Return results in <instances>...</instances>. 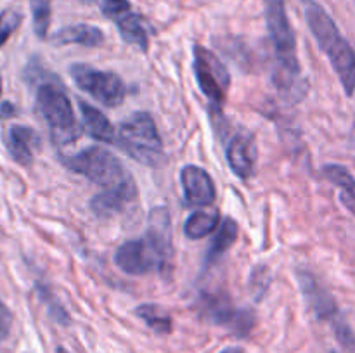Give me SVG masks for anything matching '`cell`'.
I'll return each mask as SVG.
<instances>
[{
  "label": "cell",
  "mask_w": 355,
  "mask_h": 353,
  "mask_svg": "<svg viewBox=\"0 0 355 353\" xmlns=\"http://www.w3.org/2000/svg\"><path fill=\"white\" fill-rule=\"evenodd\" d=\"M172 258V220L165 206L153 208L144 237L123 242L114 253L118 269L128 275H144L153 270L165 273L170 270Z\"/></svg>",
  "instance_id": "1"
},
{
  "label": "cell",
  "mask_w": 355,
  "mask_h": 353,
  "mask_svg": "<svg viewBox=\"0 0 355 353\" xmlns=\"http://www.w3.org/2000/svg\"><path fill=\"white\" fill-rule=\"evenodd\" d=\"M302 7H304L305 21L319 48L331 62L347 96L352 97L355 93V51L352 45L340 33L333 17L326 12L318 0H302Z\"/></svg>",
  "instance_id": "2"
},
{
  "label": "cell",
  "mask_w": 355,
  "mask_h": 353,
  "mask_svg": "<svg viewBox=\"0 0 355 353\" xmlns=\"http://www.w3.org/2000/svg\"><path fill=\"white\" fill-rule=\"evenodd\" d=\"M267 33L272 44L277 71L274 83L283 93H293L300 85V61L297 55V40L286 12L284 0H263Z\"/></svg>",
  "instance_id": "3"
},
{
  "label": "cell",
  "mask_w": 355,
  "mask_h": 353,
  "mask_svg": "<svg viewBox=\"0 0 355 353\" xmlns=\"http://www.w3.org/2000/svg\"><path fill=\"white\" fill-rule=\"evenodd\" d=\"M59 161L73 173L85 176L104 190H134L137 189L120 159L107 149L94 145L76 154H59Z\"/></svg>",
  "instance_id": "4"
},
{
  "label": "cell",
  "mask_w": 355,
  "mask_h": 353,
  "mask_svg": "<svg viewBox=\"0 0 355 353\" xmlns=\"http://www.w3.org/2000/svg\"><path fill=\"white\" fill-rule=\"evenodd\" d=\"M35 104L47 123L51 138L58 147L73 144L78 138L80 128L76 125L71 100L66 96L64 87L58 78H44L37 85Z\"/></svg>",
  "instance_id": "5"
},
{
  "label": "cell",
  "mask_w": 355,
  "mask_h": 353,
  "mask_svg": "<svg viewBox=\"0 0 355 353\" xmlns=\"http://www.w3.org/2000/svg\"><path fill=\"white\" fill-rule=\"evenodd\" d=\"M116 144L130 158L146 166H159L165 159L163 142L149 113H134L118 127Z\"/></svg>",
  "instance_id": "6"
},
{
  "label": "cell",
  "mask_w": 355,
  "mask_h": 353,
  "mask_svg": "<svg viewBox=\"0 0 355 353\" xmlns=\"http://www.w3.org/2000/svg\"><path fill=\"white\" fill-rule=\"evenodd\" d=\"M198 311L208 324L224 325L238 338H246L257 324L252 308H236L234 301L224 291L203 293L198 298Z\"/></svg>",
  "instance_id": "7"
},
{
  "label": "cell",
  "mask_w": 355,
  "mask_h": 353,
  "mask_svg": "<svg viewBox=\"0 0 355 353\" xmlns=\"http://www.w3.org/2000/svg\"><path fill=\"white\" fill-rule=\"evenodd\" d=\"M193 71L198 87L210 102L211 109L220 113L227 90L231 87V75L224 62L203 45H194L193 48Z\"/></svg>",
  "instance_id": "8"
},
{
  "label": "cell",
  "mask_w": 355,
  "mask_h": 353,
  "mask_svg": "<svg viewBox=\"0 0 355 353\" xmlns=\"http://www.w3.org/2000/svg\"><path fill=\"white\" fill-rule=\"evenodd\" d=\"M69 75L78 89L90 93L94 99L99 100L106 107H118L123 104L127 87L116 73L101 71L87 64H73L69 68Z\"/></svg>",
  "instance_id": "9"
},
{
  "label": "cell",
  "mask_w": 355,
  "mask_h": 353,
  "mask_svg": "<svg viewBox=\"0 0 355 353\" xmlns=\"http://www.w3.org/2000/svg\"><path fill=\"white\" fill-rule=\"evenodd\" d=\"M101 10L107 19L114 23V26L120 31L121 38L127 44L135 45L141 51H148L149 47V35L142 23L141 16L132 10L128 0H103L101 2Z\"/></svg>",
  "instance_id": "10"
},
{
  "label": "cell",
  "mask_w": 355,
  "mask_h": 353,
  "mask_svg": "<svg viewBox=\"0 0 355 353\" xmlns=\"http://www.w3.org/2000/svg\"><path fill=\"white\" fill-rule=\"evenodd\" d=\"M297 277L298 282H300L302 294H304L309 307L314 310L315 317H318L319 320L329 322L331 327L336 322L342 320L343 317L342 314H340L338 307H336L335 298L329 294V291L326 289L324 286H321V282H319L311 272H307V270H298Z\"/></svg>",
  "instance_id": "11"
},
{
  "label": "cell",
  "mask_w": 355,
  "mask_h": 353,
  "mask_svg": "<svg viewBox=\"0 0 355 353\" xmlns=\"http://www.w3.org/2000/svg\"><path fill=\"white\" fill-rule=\"evenodd\" d=\"M180 183L184 189V199L187 206L207 208L214 204L217 197L215 183L210 173L196 165H186L180 170Z\"/></svg>",
  "instance_id": "12"
},
{
  "label": "cell",
  "mask_w": 355,
  "mask_h": 353,
  "mask_svg": "<svg viewBox=\"0 0 355 353\" xmlns=\"http://www.w3.org/2000/svg\"><path fill=\"white\" fill-rule=\"evenodd\" d=\"M229 168L236 173L241 180H246L252 176L253 166L257 161V145L255 138L250 134H238L231 138L227 145Z\"/></svg>",
  "instance_id": "13"
},
{
  "label": "cell",
  "mask_w": 355,
  "mask_h": 353,
  "mask_svg": "<svg viewBox=\"0 0 355 353\" xmlns=\"http://www.w3.org/2000/svg\"><path fill=\"white\" fill-rule=\"evenodd\" d=\"M7 152L10 158L21 166H28L33 163V149L40 145L38 134L24 125H12L3 137Z\"/></svg>",
  "instance_id": "14"
},
{
  "label": "cell",
  "mask_w": 355,
  "mask_h": 353,
  "mask_svg": "<svg viewBox=\"0 0 355 353\" xmlns=\"http://www.w3.org/2000/svg\"><path fill=\"white\" fill-rule=\"evenodd\" d=\"M104 33L92 24L78 23L64 26L52 35L54 45H83V47H101L104 44Z\"/></svg>",
  "instance_id": "15"
},
{
  "label": "cell",
  "mask_w": 355,
  "mask_h": 353,
  "mask_svg": "<svg viewBox=\"0 0 355 353\" xmlns=\"http://www.w3.org/2000/svg\"><path fill=\"white\" fill-rule=\"evenodd\" d=\"M80 114L83 120V130L99 142H116V132L106 116L97 107L90 106L85 100L78 102Z\"/></svg>",
  "instance_id": "16"
},
{
  "label": "cell",
  "mask_w": 355,
  "mask_h": 353,
  "mask_svg": "<svg viewBox=\"0 0 355 353\" xmlns=\"http://www.w3.org/2000/svg\"><path fill=\"white\" fill-rule=\"evenodd\" d=\"M137 197V189L134 190H103L90 199V210L101 218H110L120 213L128 203Z\"/></svg>",
  "instance_id": "17"
},
{
  "label": "cell",
  "mask_w": 355,
  "mask_h": 353,
  "mask_svg": "<svg viewBox=\"0 0 355 353\" xmlns=\"http://www.w3.org/2000/svg\"><path fill=\"white\" fill-rule=\"evenodd\" d=\"M236 239H238V224L232 218H224L220 228L217 230L215 237L211 239L207 255H205V265H214L224 253L229 251V248L234 244Z\"/></svg>",
  "instance_id": "18"
},
{
  "label": "cell",
  "mask_w": 355,
  "mask_h": 353,
  "mask_svg": "<svg viewBox=\"0 0 355 353\" xmlns=\"http://www.w3.org/2000/svg\"><path fill=\"white\" fill-rule=\"evenodd\" d=\"M322 175L329 180L331 183H335L336 187L342 189V201L350 211L355 213V179L352 173L342 165H326L322 168Z\"/></svg>",
  "instance_id": "19"
},
{
  "label": "cell",
  "mask_w": 355,
  "mask_h": 353,
  "mask_svg": "<svg viewBox=\"0 0 355 353\" xmlns=\"http://www.w3.org/2000/svg\"><path fill=\"white\" fill-rule=\"evenodd\" d=\"M135 315H137L141 320H144V324L148 325L151 331H155L156 334H170L172 332V317L168 315V311L163 307L155 303H142L135 308Z\"/></svg>",
  "instance_id": "20"
},
{
  "label": "cell",
  "mask_w": 355,
  "mask_h": 353,
  "mask_svg": "<svg viewBox=\"0 0 355 353\" xmlns=\"http://www.w3.org/2000/svg\"><path fill=\"white\" fill-rule=\"evenodd\" d=\"M220 224L218 211H196L184 224V234L189 239H203L215 230Z\"/></svg>",
  "instance_id": "21"
},
{
  "label": "cell",
  "mask_w": 355,
  "mask_h": 353,
  "mask_svg": "<svg viewBox=\"0 0 355 353\" xmlns=\"http://www.w3.org/2000/svg\"><path fill=\"white\" fill-rule=\"evenodd\" d=\"M33 31L38 38L47 37L52 16V0H30Z\"/></svg>",
  "instance_id": "22"
},
{
  "label": "cell",
  "mask_w": 355,
  "mask_h": 353,
  "mask_svg": "<svg viewBox=\"0 0 355 353\" xmlns=\"http://www.w3.org/2000/svg\"><path fill=\"white\" fill-rule=\"evenodd\" d=\"M37 289H38V296H40V301H44V305L47 307V311L49 315H51L52 320H54L55 324L62 325V327H68V325L71 324V317H69V314L66 311V308L55 300V296L47 289V286L38 284Z\"/></svg>",
  "instance_id": "23"
},
{
  "label": "cell",
  "mask_w": 355,
  "mask_h": 353,
  "mask_svg": "<svg viewBox=\"0 0 355 353\" xmlns=\"http://www.w3.org/2000/svg\"><path fill=\"white\" fill-rule=\"evenodd\" d=\"M21 23H23V14H21V10L9 7V9L0 12V47L6 45V42L21 26Z\"/></svg>",
  "instance_id": "24"
},
{
  "label": "cell",
  "mask_w": 355,
  "mask_h": 353,
  "mask_svg": "<svg viewBox=\"0 0 355 353\" xmlns=\"http://www.w3.org/2000/svg\"><path fill=\"white\" fill-rule=\"evenodd\" d=\"M10 322H12V315H10V311L7 310L6 305L0 301V338L7 336V332H9V327H10Z\"/></svg>",
  "instance_id": "25"
},
{
  "label": "cell",
  "mask_w": 355,
  "mask_h": 353,
  "mask_svg": "<svg viewBox=\"0 0 355 353\" xmlns=\"http://www.w3.org/2000/svg\"><path fill=\"white\" fill-rule=\"evenodd\" d=\"M12 114H16V109H14V106L10 102H3L2 106H0V116L2 118H9L12 116Z\"/></svg>",
  "instance_id": "26"
},
{
  "label": "cell",
  "mask_w": 355,
  "mask_h": 353,
  "mask_svg": "<svg viewBox=\"0 0 355 353\" xmlns=\"http://www.w3.org/2000/svg\"><path fill=\"white\" fill-rule=\"evenodd\" d=\"M220 353H248V352L243 348H238V346H232V348H225L224 352H220Z\"/></svg>",
  "instance_id": "27"
},
{
  "label": "cell",
  "mask_w": 355,
  "mask_h": 353,
  "mask_svg": "<svg viewBox=\"0 0 355 353\" xmlns=\"http://www.w3.org/2000/svg\"><path fill=\"white\" fill-rule=\"evenodd\" d=\"M55 353H69V352L66 348H62V346H58V348H55Z\"/></svg>",
  "instance_id": "28"
},
{
  "label": "cell",
  "mask_w": 355,
  "mask_h": 353,
  "mask_svg": "<svg viewBox=\"0 0 355 353\" xmlns=\"http://www.w3.org/2000/svg\"><path fill=\"white\" fill-rule=\"evenodd\" d=\"M2 89H3V83H2V76H0V93H2Z\"/></svg>",
  "instance_id": "29"
},
{
  "label": "cell",
  "mask_w": 355,
  "mask_h": 353,
  "mask_svg": "<svg viewBox=\"0 0 355 353\" xmlns=\"http://www.w3.org/2000/svg\"><path fill=\"white\" fill-rule=\"evenodd\" d=\"M331 353H338V352H331Z\"/></svg>",
  "instance_id": "30"
}]
</instances>
